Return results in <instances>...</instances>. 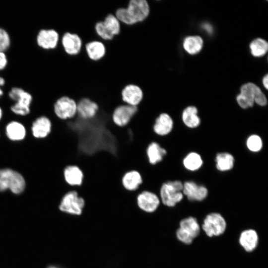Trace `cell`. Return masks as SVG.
Segmentation results:
<instances>
[{
  "mask_svg": "<svg viewBox=\"0 0 268 268\" xmlns=\"http://www.w3.org/2000/svg\"><path fill=\"white\" fill-rule=\"evenodd\" d=\"M27 181L19 171L10 167H0V193L9 191L13 195H21L26 190Z\"/></svg>",
  "mask_w": 268,
  "mask_h": 268,
  "instance_id": "1",
  "label": "cell"
},
{
  "mask_svg": "<svg viewBox=\"0 0 268 268\" xmlns=\"http://www.w3.org/2000/svg\"><path fill=\"white\" fill-rule=\"evenodd\" d=\"M7 95L13 102L9 108L13 115L22 117L30 114L33 98L29 92L22 87L14 86L10 88Z\"/></svg>",
  "mask_w": 268,
  "mask_h": 268,
  "instance_id": "2",
  "label": "cell"
},
{
  "mask_svg": "<svg viewBox=\"0 0 268 268\" xmlns=\"http://www.w3.org/2000/svg\"><path fill=\"white\" fill-rule=\"evenodd\" d=\"M239 105L243 109L252 107L254 103L264 106L267 104V98L261 89L253 83L244 84L241 88V93L236 98Z\"/></svg>",
  "mask_w": 268,
  "mask_h": 268,
  "instance_id": "3",
  "label": "cell"
},
{
  "mask_svg": "<svg viewBox=\"0 0 268 268\" xmlns=\"http://www.w3.org/2000/svg\"><path fill=\"white\" fill-rule=\"evenodd\" d=\"M183 184L180 181L169 180L163 183L160 188L159 197L161 203L167 206H174L183 198Z\"/></svg>",
  "mask_w": 268,
  "mask_h": 268,
  "instance_id": "4",
  "label": "cell"
},
{
  "mask_svg": "<svg viewBox=\"0 0 268 268\" xmlns=\"http://www.w3.org/2000/svg\"><path fill=\"white\" fill-rule=\"evenodd\" d=\"M53 113L54 117L59 120L71 119L77 114V102L72 97L61 96L54 101Z\"/></svg>",
  "mask_w": 268,
  "mask_h": 268,
  "instance_id": "5",
  "label": "cell"
},
{
  "mask_svg": "<svg viewBox=\"0 0 268 268\" xmlns=\"http://www.w3.org/2000/svg\"><path fill=\"white\" fill-rule=\"evenodd\" d=\"M85 205L84 199L79 197L75 190H70L62 197L59 209L67 214L79 215L82 213Z\"/></svg>",
  "mask_w": 268,
  "mask_h": 268,
  "instance_id": "6",
  "label": "cell"
},
{
  "mask_svg": "<svg viewBox=\"0 0 268 268\" xmlns=\"http://www.w3.org/2000/svg\"><path fill=\"white\" fill-rule=\"evenodd\" d=\"M53 129V120L44 115L37 116L30 125L31 134L36 139H44L47 138L51 134Z\"/></svg>",
  "mask_w": 268,
  "mask_h": 268,
  "instance_id": "7",
  "label": "cell"
},
{
  "mask_svg": "<svg viewBox=\"0 0 268 268\" xmlns=\"http://www.w3.org/2000/svg\"><path fill=\"white\" fill-rule=\"evenodd\" d=\"M226 228V222L219 213L214 212L208 214L204 218L202 228L210 237L222 234Z\"/></svg>",
  "mask_w": 268,
  "mask_h": 268,
  "instance_id": "8",
  "label": "cell"
},
{
  "mask_svg": "<svg viewBox=\"0 0 268 268\" xmlns=\"http://www.w3.org/2000/svg\"><path fill=\"white\" fill-rule=\"evenodd\" d=\"M126 8L132 25L144 21L150 12L149 4L145 0H131Z\"/></svg>",
  "mask_w": 268,
  "mask_h": 268,
  "instance_id": "9",
  "label": "cell"
},
{
  "mask_svg": "<svg viewBox=\"0 0 268 268\" xmlns=\"http://www.w3.org/2000/svg\"><path fill=\"white\" fill-rule=\"evenodd\" d=\"M60 40L59 32L53 28L40 29L36 36L37 46L44 50H52L56 49Z\"/></svg>",
  "mask_w": 268,
  "mask_h": 268,
  "instance_id": "10",
  "label": "cell"
},
{
  "mask_svg": "<svg viewBox=\"0 0 268 268\" xmlns=\"http://www.w3.org/2000/svg\"><path fill=\"white\" fill-rule=\"evenodd\" d=\"M4 133L6 138L12 142L24 140L27 136V129L22 122L12 120L6 123L4 127Z\"/></svg>",
  "mask_w": 268,
  "mask_h": 268,
  "instance_id": "11",
  "label": "cell"
},
{
  "mask_svg": "<svg viewBox=\"0 0 268 268\" xmlns=\"http://www.w3.org/2000/svg\"><path fill=\"white\" fill-rule=\"evenodd\" d=\"M137 110V106L126 104L119 105L115 108L113 112L112 121L118 127H125L130 122Z\"/></svg>",
  "mask_w": 268,
  "mask_h": 268,
  "instance_id": "12",
  "label": "cell"
},
{
  "mask_svg": "<svg viewBox=\"0 0 268 268\" xmlns=\"http://www.w3.org/2000/svg\"><path fill=\"white\" fill-rule=\"evenodd\" d=\"M160 202L159 196L148 191L142 192L136 197V204L138 208L147 213H152L156 211Z\"/></svg>",
  "mask_w": 268,
  "mask_h": 268,
  "instance_id": "13",
  "label": "cell"
},
{
  "mask_svg": "<svg viewBox=\"0 0 268 268\" xmlns=\"http://www.w3.org/2000/svg\"><path fill=\"white\" fill-rule=\"evenodd\" d=\"M121 95L123 103L134 106H137L144 97L141 88L134 84H129L125 86Z\"/></svg>",
  "mask_w": 268,
  "mask_h": 268,
  "instance_id": "14",
  "label": "cell"
},
{
  "mask_svg": "<svg viewBox=\"0 0 268 268\" xmlns=\"http://www.w3.org/2000/svg\"><path fill=\"white\" fill-rule=\"evenodd\" d=\"M61 41L64 51L68 55H76L80 52L82 45V40L77 34L65 32Z\"/></svg>",
  "mask_w": 268,
  "mask_h": 268,
  "instance_id": "15",
  "label": "cell"
},
{
  "mask_svg": "<svg viewBox=\"0 0 268 268\" xmlns=\"http://www.w3.org/2000/svg\"><path fill=\"white\" fill-rule=\"evenodd\" d=\"M98 105L88 97H82L77 101V116L83 120H90L96 115Z\"/></svg>",
  "mask_w": 268,
  "mask_h": 268,
  "instance_id": "16",
  "label": "cell"
},
{
  "mask_svg": "<svg viewBox=\"0 0 268 268\" xmlns=\"http://www.w3.org/2000/svg\"><path fill=\"white\" fill-rule=\"evenodd\" d=\"M182 192L191 201H201L208 195V190L205 187L199 186L192 181L186 182L183 184Z\"/></svg>",
  "mask_w": 268,
  "mask_h": 268,
  "instance_id": "17",
  "label": "cell"
},
{
  "mask_svg": "<svg viewBox=\"0 0 268 268\" xmlns=\"http://www.w3.org/2000/svg\"><path fill=\"white\" fill-rule=\"evenodd\" d=\"M173 126L174 123L171 117L168 113L162 112L155 119L153 131L157 135L165 136L172 132Z\"/></svg>",
  "mask_w": 268,
  "mask_h": 268,
  "instance_id": "18",
  "label": "cell"
},
{
  "mask_svg": "<svg viewBox=\"0 0 268 268\" xmlns=\"http://www.w3.org/2000/svg\"><path fill=\"white\" fill-rule=\"evenodd\" d=\"M63 178L70 187L80 186L82 183L83 173L76 165H67L63 169Z\"/></svg>",
  "mask_w": 268,
  "mask_h": 268,
  "instance_id": "19",
  "label": "cell"
},
{
  "mask_svg": "<svg viewBox=\"0 0 268 268\" xmlns=\"http://www.w3.org/2000/svg\"><path fill=\"white\" fill-rule=\"evenodd\" d=\"M146 153L150 164L155 165L162 161L167 151L156 142H152L148 145Z\"/></svg>",
  "mask_w": 268,
  "mask_h": 268,
  "instance_id": "20",
  "label": "cell"
},
{
  "mask_svg": "<svg viewBox=\"0 0 268 268\" xmlns=\"http://www.w3.org/2000/svg\"><path fill=\"white\" fill-rule=\"evenodd\" d=\"M259 237L257 232L253 229H247L241 232L239 243L247 252L254 251L257 247Z\"/></svg>",
  "mask_w": 268,
  "mask_h": 268,
  "instance_id": "21",
  "label": "cell"
},
{
  "mask_svg": "<svg viewBox=\"0 0 268 268\" xmlns=\"http://www.w3.org/2000/svg\"><path fill=\"white\" fill-rule=\"evenodd\" d=\"M142 180L140 173L135 170L126 172L122 178L123 187L127 191L133 192L138 189Z\"/></svg>",
  "mask_w": 268,
  "mask_h": 268,
  "instance_id": "22",
  "label": "cell"
},
{
  "mask_svg": "<svg viewBox=\"0 0 268 268\" xmlns=\"http://www.w3.org/2000/svg\"><path fill=\"white\" fill-rule=\"evenodd\" d=\"M85 49L88 57L92 60H101L105 55L106 47L100 41H92L86 44Z\"/></svg>",
  "mask_w": 268,
  "mask_h": 268,
  "instance_id": "23",
  "label": "cell"
},
{
  "mask_svg": "<svg viewBox=\"0 0 268 268\" xmlns=\"http://www.w3.org/2000/svg\"><path fill=\"white\" fill-rule=\"evenodd\" d=\"M182 120L184 124L190 128L198 127L201 123V120L198 116V110L194 106H189L183 111Z\"/></svg>",
  "mask_w": 268,
  "mask_h": 268,
  "instance_id": "24",
  "label": "cell"
},
{
  "mask_svg": "<svg viewBox=\"0 0 268 268\" xmlns=\"http://www.w3.org/2000/svg\"><path fill=\"white\" fill-rule=\"evenodd\" d=\"M203 40L199 36H188L184 40L183 47L190 54L195 55L202 49Z\"/></svg>",
  "mask_w": 268,
  "mask_h": 268,
  "instance_id": "25",
  "label": "cell"
},
{
  "mask_svg": "<svg viewBox=\"0 0 268 268\" xmlns=\"http://www.w3.org/2000/svg\"><path fill=\"white\" fill-rule=\"evenodd\" d=\"M216 168L220 171L231 170L234 163V158L232 155L227 152L218 153L215 158Z\"/></svg>",
  "mask_w": 268,
  "mask_h": 268,
  "instance_id": "26",
  "label": "cell"
},
{
  "mask_svg": "<svg viewBox=\"0 0 268 268\" xmlns=\"http://www.w3.org/2000/svg\"><path fill=\"white\" fill-rule=\"evenodd\" d=\"M180 228H182L194 239L197 237L200 232V226L196 218L188 217L182 219L180 222Z\"/></svg>",
  "mask_w": 268,
  "mask_h": 268,
  "instance_id": "27",
  "label": "cell"
},
{
  "mask_svg": "<svg viewBox=\"0 0 268 268\" xmlns=\"http://www.w3.org/2000/svg\"><path fill=\"white\" fill-rule=\"evenodd\" d=\"M184 167L190 171H196L201 168L202 160L200 154L196 152H190L183 160Z\"/></svg>",
  "mask_w": 268,
  "mask_h": 268,
  "instance_id": "28",
  "label": "cell"
},
{
  "mask_svg": "<svg viewBox=\"0 0 268 268\" xmlns=\"http://www.w3.org/2000/svg\"><path fill=\"white\" fill-rule=\"evenodd\" d=\"M250 48L253 56L259 57L264 56L268 50V44L261 38L254 40L250 44Z\"/></svg>",
  "mask_w": 268,
  "mask_h": 268,
  "instance_id": "29",
  "label": "cell"
},
{
  "mask_svg": "<svg viewBox=\"0 0 268 268\" xmlns=\"http://www.w3.org/2000/svg\"><path fill=\"white\" fill-rule=\"evenodd\" d=\"M103 21L106 27L114 36L120 33L121 31L120 22L115 15L108 14Z\"/></svg>",
  "mask_w": 268,
  "mask_h": 268,
  "instance_id": "30",
  "label": "cell"
},
{
  "mask_svg": "<svg viewBox=\"0 0 268 268\" xmlns=\"http://www.w3.org/2000/svg\"><path fill=\"white\" fill-rule=\"evenodd\" d=\"M246 145L248 148L252 152L260 151L263 146V142L260 136L256 134L250 135L247 139Z\"/></svg>",
  "mask_w": 268,
  "mask_h": 268,
  "instance_id": "31",
  "label": "cell"
},
{
  "mask_svg": "<svg viewBox=\"0 0 268 268\" xmlns=\"http://www.w3.org/2000/svg\"><path fill=\"white\" fill-rule=\"evenodd\" d=\"M11 44L10 36L7 31L0 27V52H6Z\"/></svg>",
  "mask_w": 268,
  "mask_h": 268,
  "instance_id": "32",
  "label": "cell"
},
{
  "mask_svg": "<svg viewBox=\"0 0 268 268\" xmlns=\"http://www.w3.org/2000/svg\"><path fill=\"white\" fill-rule=\"evenodd\" d=\"M95 29L97 35L102 39L105 40H112L114 36L106 27L103 21L96 23Z\"/></svg>",
  "mask_w": 268,
  "mask_h": 268,
  "instance_id": "33",
  "label": "cell"
},
{
  "mask_svg": "<svg viewBox=\"0 0 268 268\" xmlns=\"http://www.w3.org/2000/svg\"><path fill=\"white\" fill-rule=\"evenodd\" d=\"M176 236L179 241L186 244H191L194 240L192 236L180 227L176 231Z\"/></svg>",
  "mask_w": 268,
  "mask_h": 268,
  "instance_id": "34",
  "label": "cell"
},
{
  "mask_svg": "<svg viewBox=\"0 0 268 268\" xmlns=\"http://www.w3.org/2000/svg\"><path fill=\"white\" fill-rule=\"evenodd\" d=\"M8 62L6 52H0V71L4 70L7 67Z\"/></svg>",
  "mask_w": 268,
  "mask_h": 268,
  "instance_id": "35",
  "label": "cell"
},
{
  "mask_svg": "<svg viewBox=\"0 0 268 268\" xmlns=\"http://www.w3.org/2000/svg\"><path fill=\"white\" fill-rule=\"evenodd\" d=\"M202 27L208 33H211L212 32V26L208 24L205 23L203 25Z\"/></svg>",
  "mask_w": 268,
  "mask_h": 268,
  "instance_id": "36",
  "label": "cell"
},
{
  "mask_svg": "<svg viewBox=\"0 0 268 268\" xmlns=\"http://www.w3.org/2000/svg\"><path fill=\"white\" fill-rule=\"evenodd\" d=\"M263 83L265 87L268 89V75L266 74L263 79Z\"/></svg>",
  "mask_w": 268,
  "mask_h": 268,
  "instance_id": "37",
  "label": "cell"
},
{
  "mask_svg": "<svg viewBox=\"0 0 268 268\" xmlns=\"http://www.w3.org/2000/svg\"><path fill=\"white\" fill-rule=\"evenodd\" d=\"M5 78L0 75V87L2 88L5 84Z\"/></svg>",
  "mask_w": 268,
  "mask_h": 268,
  "instance_id": "38",
  "label": "cell"
},
{
  "mask_svg": "<svg viewBox=\"0 0 268 268\" xmlns=\"http://www.w3.org/2000/svg\"><path fill=\"white\" fill-rule=\"evenodd\" d=\"M3 117V110L0 106V122L1 121Z\"/></svg>",
  "mask_w": 268,
  "mask_h": 268,
  "instance_id": "39",
  "label": "cell"
},
{
  "mask_svg": "<svg viewBox=\"0 0 268 268\" xmlns=\"http://www.w3.org/2000/svg\"><path fill=\"white\" fill-rule=\"evenodd\" d=\"M4 95V91L1 87H0V99Z\"/></svg>",
  "mask_w": 268,
  "mask_h": 268,
  "instance_id": "40",
  "label": "cell"
},
{
  "mask_svg": "<svg viewBox=\"0 0 268 268\" xmlns=\"http://www.w3.org/2000/svg\"><path fill=\"white\" fill-rule=\"evenodd\" d=\"M48 268H58L55 266H50Z\"/></svg>",
  "mask_w": 268,
  "mask_h": 268,
  "instance_id": "41",
  "label": "cell"
},
{
  "mask_svg": "<svg viewBox=\"0 0 268 268\" xmlns=\"http://www.w3.org/2000/svg\"><path fill=\"white\" fill-rule=\"evenodd\" d=\"M0 136H1V133H0Z\"/></svg>",
  "mask_w": 268,
  "mask_h": 268,
  "instance_id": "42",
  "label": "cell"
}]
</instances>
